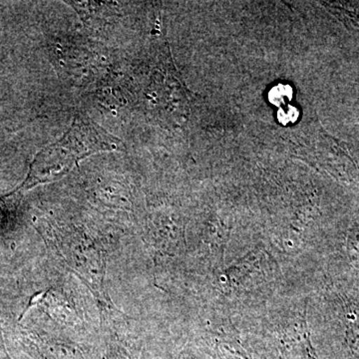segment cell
I'll use <instances>...</instances> for the list:
<instances>
[{
  "mask_svg": "<svg viewBox=\"0 0 359 359\" xmlns=\"http://www.w3.org/2000/svg\"><path fill=\"white\" fill-rule=\"evenodd\" d=\"M204 294L208 306L219 321H233L261 311L285 285V271L264 243L221 266L204 269Z\"/></svg>",
  "mask_w": 359,
  "mask_h": 359,
  "instance_id": "6da1fadb",
  "label": "cell"
},
{
  "mask_svg": "<svg viewBox=\"0 0 359 359\" xmlns=\"http://www.w3.org/2000/svg\"><path fill=\"white\" fill-rule=\"evenodd\" d=\"M245 320L256 327L252 334L266 340L280 359H318L311 344L308 297H276Z\"/></svg>",
  "mask_w": 359,
  "mask_h": 359,
  "instance_id": "7a4b0ae2",
  "label": "cell"
},
{
  "mask_svg": "<svg viewBox=\"0 0 359 359\" xmlns=\"http://www.w3.org/2000/svg\"><path fill=\"white\" fill-rule=\"evenodd\" d=\"M121 142L83 115L75 116L62 138L43 149L33 162L26 184L55 181L70 172L80 161L102 151L118 150Z\"/></svg>",
  "mask_w": 359,
  "mask_h": 359,
  "instance_id": "3957f363",
  "label": "cell"
},
{
  "mask_svg": "<svg viewBox=\"0 0 359 359\" xmlns=\"http://www.w3.org/2000/svg\"><path fill=\"white\" fill-rule=\"evenodd\" d=\"M341 323L344 339L354 358H359V304L358 302L342 301Z\"/></svg>",
  "mask_w": 359,
  "mask_h": 359,
  "instance_id": "277c9868",
  "label": "cell"
},
{
  "mask_svg": "<svg viewBox=\"0 0 359 359\" xmlns=\"http://www.w3.org/2000/svg\"><path fill=\"white\" fill-rule=\"evenodd\" d=\"M346 252L351 266L359 269V224H356L347 233Z\"/></svg>",
  "mask_w": 359,
  "mask_h": 359,
  "instance_id": "5b68a950",
  "label": "cell"
},
{
  "mask_svg": "<svg viewBox=\"0 0 359 359\" xmlns=\"http://www.w3.org/2000/svg\"><path fill=\"white\" fill-rule=\"evenodd\" d=\"M103 359H129L128 355L126 353H122L120 349H112V351H108L103 356Z\"/></svg>",
  "mask_w": 359,
  "mask_h": 359,
  "instance_id": "8992f818",
  "label": "cell"
},
{
  "mask_svg": "<svg viewBox=\"0 0 359 359\" xmlns=\"http://www.w3.org/2000/svg\"><path fill=\"white\" fill-rule=\"evenodd\" d=\"M0 359H9L8 354L6 353V348H4L1 340H0Z\"/></svg>",
  "mask_w": 359,
  "mask_h": 359,
  "instance_id": "52a82bcc",
  "label": "cell"
},
{
  "mask_svg": "<svg viewBox=\"0 0 359 359\" xmlns=\"http://www.w3.org/2000/svg\"><path fill=\"white\" fill-rule=\"evenodd\" d=\"M176 359H199L198 358H195V356H193V358H185V356L183 355V354H181V355H179L178 358Z\"/></svg>",
  "mask_w": 359,
  "mask_h": 359,
  "instance_id": "ba28073f",
  "label": "cell"
}]
</instances>
